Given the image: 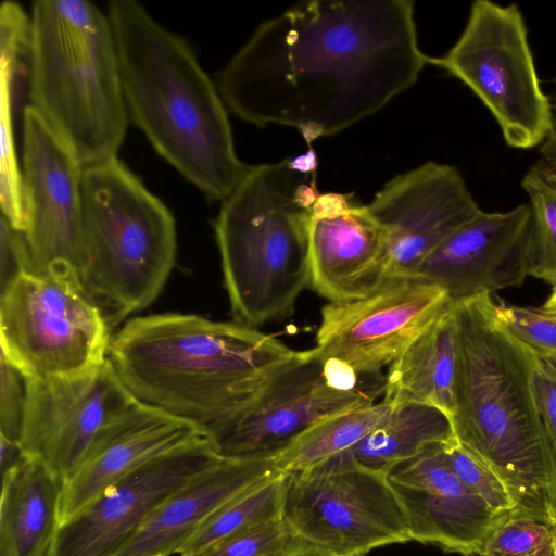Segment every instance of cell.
<instances>
[{"mask_svg": "<svg viewBox=\"0 0 556 556\" xmlns=\"http://www.w3.org/2000/svg\"><path fill=\"white\" fill-rule=\"evenodd\" d=\"M427 63L413 1L313 0L262 23L214 80L237 117L311 143L381 110Z\"/></svg>", "mask_w": 556, "mask_h": 556, "instance_id": "obj_1", "label": "cell"}, {"mask_svg": "<svg viewBox=\"0 0 556 556\" xmlns=\"http://www.w3.org/2000/svg\"><path fill=\"white\" fill-rule=\"evenodd\" d=\"M453 303L454 437L501 477L518 511L556 526V454L533 393L536 354L498 323L490 295Z\"/></svg>", "mask_w": 556, "mask_h": 556, "instance_id": "obj_2", "label": "cell"}, {"mask_svg": "<svg viewBox=\"0 0 556 556\" xmlns=\"http://www.w3.org/2000/svg\"><path fill=\"white\" fill-rule=\"evenodd\" d=\"M129 119L154 150L206 198L226 199L247 174L215 80L181 36L138 1L106 10Z\"/></svg>", "mask_w": 556, "mask_h": 556, "instance_id": "obj_3", "label": "cell"}, {"mask_svg": "<svg viewBox=\"0 0 556 556\" xmlns=\"http://www.w3.org/2000/svg\"><path fill=\"white\" fill-rule=\"evenodd\" d=\"M296 353L238 321L165 313L128 320L111 339L108 357L136 400L205 430Z\"/></svg>", "mask_w": 556, "mask_h": 556, "instance_id": "obj_4", "label": "cell"}, {"mask_svg": "<svg viewBox=\"0 0 556 556\" xmlns=\"http://www.w3.org/2000/svg\"><path fill=\"white\" fill-rule=\"evenodd\" d=\"M313 151L250 165L214 220L236 321L254 327L288 316L309 286V224L319 197Z\"/></svg>", "mask_w": 556, "mask_h": 556, "instance_id": "obj_5", "label": "cell"}, {"mask_svg": "<svg viewBox=\"0 0 556 556\" xmlns=\"http://www.w3.org/2000/svg\"><path fill=\"white\" fill-rule=\"evenodd\" d=\"M30 22L29 105L83 167L117 156L129 117L108 13L86 0H36Z\"/></svg>", "mask_w": 556, "mask_h": 556, "instance_id": "obj_6", "label": "cell"}, {"mask_svg": "<svg viewBox=\"0 0 556 556\" xmlns=\"http://www.w3.org/2000/svg\"><path fill=\"white\" fill-rule=\"evenodd\" d=\"M79 280L113 327L149 306L174 267L168 207L117 156L84 167Z\"/></svg>", "mask_w": 556, "mask_h": 556, "instance_id": "obj_7", "label": "cell"}, {"mask_svg": "<svg viewBox=\"0 0 556 556\" xmlns=\"http://www.w3.org/2000/svg\"><path fill=\"white\" fill-rule=\"evenodd\" d=\"M1 355L27 379L84 374L108 358L110 326L71 271L17 273L0 300Z\"/></svg>", "mask_w": 556, "mask_h": 556, "instance_id": "obj_8", "label": "cell"}, {"mask_svg": "<svg viewBox=\"0 0 556 556\" xmlns=\"http://www.w3.org/2000/svg\"><path fill=\"white\" fill-rule=\"evenodd\" d=\"M429 63L463 81L481 100L509 147L535 148L555 130L517 4L476 0L457 41Z\"/></svg>", "mask_w": 556, "mask_h": 556, "instance_id": "obj_9", "label": "cell"}, {"mask_svg": "<svg viewBox=\"0 0 556 556\" xmlns=\"http://www.w3.org/2000/svg\"><path fill=\"white\" fill-rule=\"evenodd\" d=\"M281 516L306 546L330 556H365L412 541L405 510L388 476L344 453L286 473Z\"/></svg>", "mask_w": 556, "mask_h": 556, "instance_id": "obj_10", "label": "cell"}, {"mask_svg": "<svg viewBox=\"0 0 556 556\" xmlns=\"http://www.w3.org/2000/svg\"><path fill=\"white\" fill-rule=\"evenodd\" d=\"M354 374L325 359L316 348L298 351L238 409L204 431L230 458H275L321 420L375 402Z\"/></svg>", "mask_w": 556, "mask_h": 556, "instance_id": "obj_11", "label": "cell"}, {"mask_svg": "<svg viewBox=\"0 0 556 556\" xmlns=\"http://www.w3.org/2000/svg\"><path fill=\"white\" fill-rule=\"evenodd\" d=\"M453 302L418 276H390L366 296L321 309L316 349L355 376L391 365Z\"/></svg>", "mask_w": 556, "mask_h": 556, "instance_id": "obj_12", "label": "cell"}, {"mask_svg": "<svg viewBox=\"0 0 556 556\" xmlns=\"http://www.w3.org/2000/svg\"><path fill=\"white\" fill-rule=\"evenodd\" d=\"M22 173L29 270L78 276L83 254V170L76 156L31 105L23 111ZM79 278V277H78Z\"/></svg>", "mask_w": 556, "mask_h": 556, "instance_id": "obj_13", "label": "cell"}, {"mask_svg": "<svg viewBox=\"0 0 556 556\" xmlns=\"http://www.w3.org/2000/svg\"><path fill=\"white\" fill-rule=\"evenodd\" d=\"M138 400L110 358L76 376L27 379L21 452L42 462L63 483L99 433Z\"/></svg>", "mask_w": 556, "mask_h": 556, "instance_id": "obj_14", "label": "cell"}, {"mask_svg": "<svg viewBox=\"0 0 556 556\" xmlns=\"http://www.w3.org/2000/svg\"><path fill=\"white\" fill-rule=\"evenodd\" d=\"M220 457L204 434L148 462L61 525L51 556H113L159 505Z\"/></svg>", "mask_w": 556, "mask_h": 556, "instance_id": "obj_15", "label": "cell"}, {"mask_svg": "<svg viewBox=\"0 0 556 556\" xmlns=\"http://www.w3.org/2000/svg\"><path fill=\"white\" fill-rule=\"evenodd\" d=\"M381 227L388 276H414L426 257L482 210L452 165L427 162L388 181L366 205Z\"/></svg>", "mask_w": 556, "mask_h": 556, "instance_id": "obj_16", "label": "cell"}, {"mask_svg": "<svg viewBox=\"0 0 556 556\" xmlns=\"http://www.w3.org/2000/svg\"><path fill=\"white\" fill-rule=\"evenodd\" d=\"M531 260L532 212L522 203L506 212L481 211L433 250L414 276L460 302L522 285Z\"/></svg>", "mask_w": 556, "mask_h": 556, "instance_id": "obj_17", "label": "cell"}, {"mask_svg": "<svg viewBox=\"0 0 556 556\" xmlns=\"http://www.w3.org/2000/svg\"><path fill=\"white\" fill-rule=\"evenodd\" d=\"M442 444L396 466L388 479L405 510L412 541L468 556L511 513L495 511L466 486L447 464Z\"/></svg>", "mask_w": 556, "mask_h": 556, "instance_id": "obj_18", "label": "cell"}, {"mask_svg": "<svg viewBox=\"0 0 556 556\" xmlns=\"http://www.w3.org/2000/svg\"><path fill=\"white\" fill-rule=\"evenodd\" d=\"M352 194L320 193L309 224V286L329 302L366 296L388 276L384 235Z\"/></svg>", "mask_w": 556, "mask_h": 556, "instance_id": "obj_19", "label": "cell"}, {"mask_svg": "<svg viewBox=\"0 0 556 556\" xmlns=\"http://www.w3.org/2000/svg\"><path fill=\"white\" fill-rule=\"evenodd\" d=\"M204 434L200 426L137 401L99 433L63 483L60 526L137 468Z\"/></svg>", "mask_w": 556, "mask_h": 556, "instance_id": "obj_20", "label": "cell"}, {"mask_svg": "<svg viewBox=\"0 0 556 556\" xmlns=\"http://www.w3.org/2000/svg\"><path fill=\"white\" fill-rule=\"evenodd\" d=\"M278 472L275 458L220 457L168 496L113 556H169L223 506Z\"/></svg>", "mask_w": 556, "mask_h": 556, "instance_id": "obj_21", "label": "cell"}, {"mask_svg": "<svg viewBox=\"0 0 556 556\" xmlns=\"http://www.w3.org/2000/svg\"><path fill=\"white\" fill-rule=\"evenodd\" d=\"M1 476L0 556H51L63 481L23 453Z\"/></svg>", "mask_w": 556, "mask_h": 556, "instance_id": "obj_22", "label": "cell"}, {"mask_svg": "<svg viewBox=\"0 0 556 556\" xmlns=\"http://www.w3.org/2000/svg\"><path fill=\"white\" fill-rule=\"evenodd\" d=\"M453 304L390 365L383 401L424 403L451 417L458 348Z\"/></svg>", "mask_w": 556, "mask_h": 556, "instance_id": "obj_23", "label": "cell"}, {"mask_svg": "<svg viewBox=\"0 0 556 556\" xmlns=\"http://www.w3.org/2000/svg\"><path fill=\"white\" fill-rule=\"evenodd\" d=\"M31 42L29 17L20 10L0 16V204L2 216L17 231L27 223L22 167L14 138V108L21 80L28 77Z\"/></svg>", "mask_w": 556, "mask_h": 556, "instance_id": "obj_24", "label": "cell"}, {"mask_svg": "<svg viewBox=\"0 0 556 556\" xmlns=\"http://www.w3.org/2000/svg\"><path fill=\"white\" fill-rule=\"evenodd\" d=\"M454 438L451 417L445 412L405 402L393 405L381 425L343 453L358 465L388 476L429 446Z\"/></svg>", "mask_w": 556, "mask_h": 556, "instance_id": "obj_25", "label": "cell"}, {"mask_svg": "<svg viewBox=\"0 0 556 556\" xmlns=\"http://www.w3.org/2000/svg\"><path fill=\"white\" fill-rule=\"evenodd\" d=\"M392 407L382 400L321 420L275 457L277 468L283 473L302 471L350 450L381 425Z\"/></svg>", "mask_w": 556, "mask_h": 556, "instance_id": "obj_26", "label": "cell"}, {"mask_svg": "<svg viewBox=\"0 0 556 556\" xmlns=\"http://www.w3.org/2000/svg\"><path fill=\"white\" fill-rule=\"evenodd\" d=\"M286 473L278 472L248 489L217 510L180 548L195 554L245 528L282 517Z\"/></svg>", "mask_w": 556, "mask_h": 556, "instance_id": "obj_27", "label": "cell"}, {"mask_svg": "<svg viewBox=\"0 0 556 556\" xmlns=\"http://www.w3.org/2000/svg\"><path fill=\"white\" fill-rule=\"evenodd\" d=\"M532 212L530 276L556 285V188L529 169L520 182Z\"/></svg>", "mask_w": 556, "mask_h": 556, "instance_id": "obj_28", "label": "cell"}, {"mask_svg": "<svg viewBox=\"0 0 556 556\" xmlns=\"http://www.w3.org/2000/svg\"><path fill=\"white\" fill-rule=\"evenodd\" d=\"M555 526L515 510L468 556H555Z\"/></svg>", "mask_w": 556, "mask_h": 556, "instance_id": "obj_29", "label": "cell"}, {"mask_svg": "<svg viewBox=\"0 0 556 556\" xmlns=\"http://www.w3.org/2000/svg\"><path fill=\"white\" fill-rule=\"evenodd\" d=\"M304 547L280 517L245 528L190 556H293Z\"/></svg>", "mask_w": 556, "mask_h": 556, "instance_id": "obj_30", "label": "cell"}, {"mask_svg": "<svg viewBox=\"0 0 556 556\" xmlns=\"http://www.w3.org/2000/svg\"><path fill=\"white\" fill-rule=\"evenodd\" d=\"M447 464L459 480L497 513L517 510V503L501 477L454 438L442 444Z\"/></svg>", "mask_w": 556, "mask_h": 556, "instance_id": "obj_31", "label": "cell"}, {"mask_svg": "<svg viewBox=\"0 0 556 556\" xmlns=\"http://www.w3.org/2000/svg\"><path fill=\"white\" fill-rule=\"evenodd\" d=\"M498 323L538 356L556 358V318L540 308L518 306L502 299L492 300Z\"/></svg>", "mask_w": 556, "mask_h": 556, "instance_id": "obj_32", "label": "cell"}, {"mask_svg": "<svg viewBox=\"0 0 556 556\" xmlns=\"http://www.w3.org/2000/svg\"><path fill=\"white\" fill-rule=\"evenodd\" d=\"M0 435L18 443L27 400V378L0 356Z\"/></svg>", "mask_w": 556, "mask_h": 556, "instance_id": "obj_33", "label": "cell"}, {"mask_svg": "<svg viewBox=\"0 0 556 556\" xmlns=\"http://www.w3.org/2000/svg\"><path fill=\"white\" fill-rule=\"evenodd\" d=\"M535 403L556 454V358L538 356L532 374Z\"/></svg>", "mask_w": 556, "mask_h": 556, "instance_id": "obj_34", "label": "cell"}, {"mask_svg": "<svg viewBox=\"0 0 556 556\" xmlns=\"http://www.w3.org/2000/svg\"><path fill=\"white\" fill-rule=\"evenodd\" d=\"M530 169L556 188V130L540 146L539 156Z\"/></svg>", "mask_w": 556, "mask_h": 556, "instance_id": "obj_35", "label": "cell"}, {"mask_svg": "<svg viewBox=\"0 0 556 556\" xmlns=\"http://www.w3.org/2000/svg\"><path fill=\"white\" fill-rule=\"evenodd\" d=\"M540 309L548 316L556 318V285L553 286L552 292Z\"/></svg>", "mask_w": 556, "mask_h": 556, "instance_id": "obj_36", "label": "cell"}, {"mask_svg": "<svg viewBox=\"0 0 556 556\" xmlns=\"http://www.w3.org/2000/svg\"><path fill=\"white\" fill-rule=\"evenodd\" d=\"M293 556H330L328 554H325L316 548H313V547H309V546H306L304 548H302L300 552H298L295 555Z\"/></svg>", "mask_w": 556, "mask_h": 556, "instance_id": "obj_37", "label": "cell"}, {"mask_svg": "<svg viewBox=\"0 0 556 556\" xmlns=\"http://www.w3.org/2000/svg\"><path fill=\"white\" fill-rule=\"evenodd\" d=\"M554 127L556 130V77H555V105H554Z\"/></svg>", "mask_w": 556, "mask_h": 556, "instance_id": "obj_38", "label": "cell"}, {"mask_svg": "<svg viewBox=\"0 0 556 556\" xmlns=\"http://www.w3.org/2000/svg\"><path fill=\"white\" fill-rule=\"evenodd\" d=\"M555 530H556V526H555Z\"/></svg>", "mask_w": 556, "mask_h": 556, "instance_id": "obj_39", "label": "cell"}, {"mask_svg": "<svg viewBox=\"0 0 556 556\" xmlns=\"http://www.w3.org/2000/svg\"><path fill=\"white\" fill-rule=\"evenodd\" d=\"M555 556H556V553H555Z\"/></svg>", "mask_w": 556, "mask_h": 556, "instance_id": "obj_40", "label": "cell"}]
</instances>
